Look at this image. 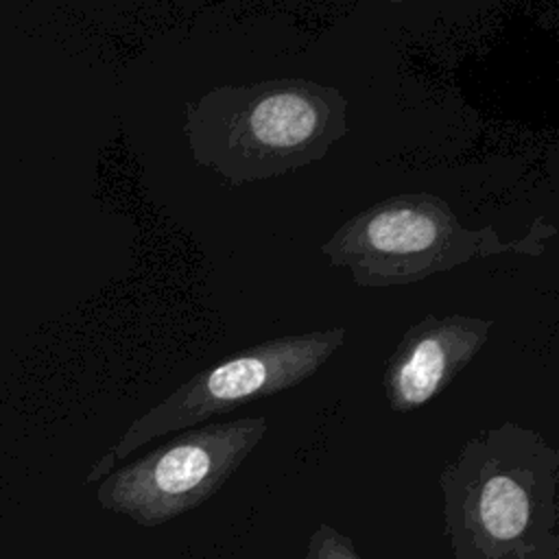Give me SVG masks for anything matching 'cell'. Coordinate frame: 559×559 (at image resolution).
<instances>
[{"label": "cell", "mask_w": 559, "mask_h": 559, "mask_svg": "<svg viewBox=\"0 0 559 559\" xmlns=\"http://www.w3.org/2000/svg\"><path fill=\"white\" fill-rule=\"evenodd\" d=\"M345 336L341 325L284 334L245 347L199 371L133 419L109 452L96 461L85 483L103 480L118 461L157 437L207 424L242 404L301 384L345 343Z\"/></svg>", "instance_id": "cell-4"}, {"label": "cell", "mask_w": 559, "mask_h": 559, "mask_svg": "<svg viewBox=\"0 0 559 559\" xmlns=\"http://www.w3.org/2000/svg\"><path fill=\"white\" fill-rule=\"evenodd\" d=\"M555 225L537 218L524 238L502 240L493 227L472 229L432 192H397L347 218L321 245L332 266H345L365 288L402 286L474 258L544 251Z\"/></svg>", "instance_id": "cell-3"}, {"label": "cell", "mask_w": 559, "mask_h": 559, "mask_svg": "<svg viewBox=\"0 0 559 559\" xmlns=\"http://www.w3.org/2000/svg\"><path fill=\"white\" fill-rule=\"evenodd\" d=\"M347 105L308 79L218 85L186 103L183 133L199 166L245 186L323 159L349 131Z\"/></svg>", "instance_id": "cell-2"}, {"label": "cell", "mask_w": 559, "mask_h": 559, "mask_svg": "<svg viewBox=\"0 0 559 559\" xmlns=\"http://www.w3.org/2000/svg\"><path fill=\"white\" fill-rule=\"evenodd\" d=\"M264 415L181 430L140 459L111 469L96 489L105 511L153 528L210 500L264 439Z\"/></svg>", "instance_id": "cell-5"}, {"label": "cell", "mask_w": 559, "mask_h": 559, "mask_svg": "<svg viewBox=\"0 0 559 559\" xmlns=\"http://www.w3.org/2000/svg\"><path fill=\"white\" fill-rule=\"evenodd\" d=\"M306 559H362V557L345 533L321 522L308 537Z\"/></svg>", "instance_id": "cell-7"}, {"label": "cell", "mask_w": 559, "mask_h": 559, "mask_svg": "<svg viewBox=\"0 0 559 559\" xmlns=\"http://www.w3.org/2000/svg\"><path fill=\"white\" fill-rule=\"evenodd\" d=\"M454 559H559V452L502 421L467 439L439 474Z\"/></svg>", "instance_id": "cell-1"}, {"label": "cell", "mask_w": 559, "mask_h": 559, "mask_svg": "<svg viewBox=\"0 0 559 559\" xmlns=\"http://www.w3.org/2000/svg\"><path fill=\"white\" fill-rule=\"evenodd\" d=\"M493 321L472 314H426L411 325L384 365V395L395 413L435 400L489 341Z\"/></svg>", "instance_id": "cell-6"}]
</instances>
